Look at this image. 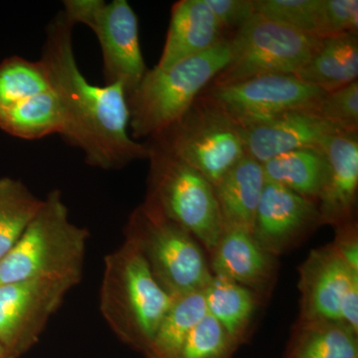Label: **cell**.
Returning a JSON list of instances; mask_svg holds the SVG:
<instances>
[{
  "label": "cell",
  "instance_id": "cell-9",
  "mask_svg": "<svg viewBox=\"0 0 358 358\" xmlns=\"http://www.w3.org/2000/svg\"><path fill=\"white\" fill-rule=\"evenodd\" d=\"M203 93L243 129L294 110L317 112L327 94L294 75H264L238 83L208 86Z\"/></svg>",
  "mask_w": 358,
  "mask_h": 358
},
{
  "label": "cell",
  "instance_id": "cell-14",
  "mask_svg": "<svg viewBox=\"0 0 358 358\" xmlns=\"http://www.w3.org/2000/svg\"><path fill=\"white\" fill-rule=\"evenodd\" d=\"M343 133L315 110H294L244 129L247 157L260 164L294 150L324 152L329 138Z\"/></svg>",
  "mask_w": 358,
  "mask_h": 358
},
{
  "label": "cell",
  "instance_id": "cell-10",
  "mask_svg": "<svg viewBox=\"0 0 358 358\" xmlns=\"http://www.w3.org/2000/svg\"><path fill=\"white\" fill-rule=\"evenodd\" d=\"M78 284L31 279L0 285V345L6 358H20L39 341L66 294Z\"/></svg>",
  "mask_w": 358,
  "mask_h": 358
},
{
  "label": "cell",
  "instance_id": "cell-28",
  "mask_svg": "<svg viewBox=\"0 0 358 358\" xmlns=\"http://www.w3.org/2000/svg\"><path fill=\"white\" fill-rule=\"evenodd\" d=\"M239 343L206 313L186 339L178 358H232Z\"/></svg>",
  "mask_w": 358,
  "mask_h": 358
},
{
  "label": "cell",
  "instance_id": "cell-22",
  "mask_svg": "<svg viewBox=\"0 0 358 358\" xmlns=\"http://www.w3.org/2000/svg\"><path fill=\"white\" fill-rule=\"evenodd\" d=\"M285 358H358L357 334L338 322H299Z\"/></svg>",
  "mask_w": 358,
  "mask_h": 358
},
{
  "label": "cell",
  "instance_id": "cell-3",
  "mask_svg": "<svg viewBox=\"0 0 358 358\" xmlns=\"http://www.w3.org/2000/svg\"><path fill=\"white\" fill-rule=\"evenodd\" d=\"M231 59L230 39L169 68L148 69L127 96L131 138L148 140L179 121Z\"/></svg>",
  "mask_w": 358,
  "mask_h": 358
},
{
  "label": "cell",
  "instance_id": "cell-4",
  "mask_svg": "<svg viewBox=\"0 0 358 358\" xmlns=\"http://www.w3.org/2000/svg\"><path fill=\"white\" fill-rule=\"evenodd\" d=\"M173 300L129 242L105 257L100 310L122 343L145 352Z\"/></svg>",
  "mask_w": 358,
  "mask_h": 358
},
{
  "label": "cell",
  "instance_id": "cell-13",
  "mask_svg": "<svg viewBox=\"0 0 358 358\" xmlns=\"http://www.w3.org/2000/svg\"><path fill=\"white\" fill-rule=\"evenodd\" d=\"M301 292L299 322H341V307L358 272L348 267L329 244L313 250L299 268Z\"/></svg>",
  "mask_w": 358,
  "mask_h": 358
},
{
  "label": "cell",
  "instance_id": "cell-19",
  "mask_svg": "<svg viewBox=\"0 0 358 358\" xmlns=\"http://www.w3.org/2000/svg\"><path fill=\"white\" fill-rule=\"evenodd\" d=\"M294 76L326 93L357 81V34L322 39L319 50Z\"/></svg>",
  "mask_w": 358,
  "mask_h": 358
},
{
  "label": "cell",
  "instance_id": "cell-17",
  "mask_svg": "<svg viewBox=\"0 0 358 358\" xmlns=\"http://www.w3.org/2000/svg\"><path fill=\"white\" fill-rule=\"evenodd\" d=\"M225 30L204 0H180L171 8L166 43L157 67L169 68L226 39Z\"/></svg>",
  "mask_w": 358,
  "mask_h": 358
},
{
  "label": "cell",
  "instance_id": "cell-16",
  "mask_svg": "<svg viewBox=\"0 0 358 358\" xmlns=\"http://www.w3.org/2000/svg\"><path fill=\"white\" fill-rule=\"evenodd\" d=\"M210 257L212 274L252 292H267L274 281L275 256L264 250L248 231L224 230Z\"/></svg>",
  "mask_w": 358,
  "mask_h": 358
},
{
  "label": "cell",
  "instance_id": "cell-18",
  "mask_svg": "<svg viewBox=\"0 0 358 358\" xmlns=\"http://www.w3.org/2000/svg\"><path fill=\"white\" fill-rule=\"evenodd\" d=\"M265 185L262 164L245 157L214 185L224 230L252 233Z\"/></svg>",
  "mask_w": 358,
  "mask_h": 358
},
{
  "label": "cell",
  "instance_id": "cell-20",
  "mask_svg": "<svg viewBox=\"0 0 358 358\" xmlns=\"http://www.w3.org/2000/svg\"><path fill=\"white\" fill-rule=\"evenodd\" d=\"M65 124L62 103L52 88L0 112V129L23 140L62 134Z\"/></svg>",
  "mask_w": 358,
  "mask_h": 358
},
{
  "label": "cell",
  "instance_id": "cell-2",
  "mask_svg": "<svg viewBox=\"0 0 358 358\" xmlns=\"http://www.w3.org/2000/svg\"><path fill=\"white\" fill-rule=\"evenodd\" d=\"M86 228L71 222L60 190H52L20 240L0 260V285L31 279L81 282Z\"/></svg>",
  "mask_w": 358,
  "mask_h": 358
},
{
  "label": "cell",
  "instance_id": "cell-26",
  "mask_svg": "<svg viewBox=\"0 0 358 358\" xmlns=\"http://www.w3.org/2000/svg\"><path fill=\"white\" fill-rule=\"evenodd\" d=\"M50 89L41 61L13 56L0 63V112Z\"/></svg>",
  "mask_w": 358,
  "mask_h": 358
},
{
  "label": "cell",
  "instance_id": "cell-32",
  "mask_svg": "<svg viewBox=\"0 0 358 358\" xmlns=\"http://www.w3.org/2000/svg\"><path fill=\"white\" fill-rule=\"evenodd\" d=\"M336 235L331 244L346 265L358 272V237L355 219L336 226Z\"/></svg>",
  "mask_w": 358,
  "mask_h": 358
},
{
  "label": "cell",
  "instance_id": "cell-33",
  "mask_svg": "<svg viewBox=\"0 0 358 358\" xmlns=\"http://www.w3.org/2000/svg\"><path fill=\"white\" fill-rule=\"evenodd\" d=\"M63 3V13L70 23L73 25L82 23L90 28L106 6L103 0H66Z\"/></svg>",
  "mask_w": 358,
  "mask_h": 358
},
{
  "label": "cell",
  "instance_id": "cell-12",
  "mask_svg": "<svg viewBox=\"0 0 358 358\" xmlns=\"http://www.w3.org/2000/svg\"><path fill=\"white\" fill-rule=\"evenodd\" d=\"M320 225L317 202L266 181L252 235L268 253H284Z\"/></svg>",
  "mask_w": 358,
  "mask_h": 358
},
{
  "label": "cell",
  "instance_id": "cell-31",
  "mask_svg": "<svg viewBox=\"0 0 358 358\" xmlns=\"http://www.w3.org/2000/svg\"><path fill=\"white\" fill-rule=\"evenodd\" d=\"M223 29L241 28L256 15L254 0H204Z\"/></svg>",
  "mask_w": 358,
  "mask_h": 358
},
{
  "label": "cell",
  "instance_id": "cell-8",
  "mask_svg": "<svg viewBox=\"0 0 358 358\" xmlns=\"http://www.w3.org/2000/svg\"><path fill=\"white\" fill-rule=\"evenodd\" d=\"M231 59L209 86L264 75H296L319 50L322 39L256 14L230 38Z\"/></svg>",
  "mask_w": 358,
  "mask_h": 358
},
{
  "label": "cell",
  "instance_id": "cell-15",
  "mask_svg": "<svg viewBox=\"0 0 358 358\" xmlns=\"http://www.w3.org/2000/svg\"><path fill=\"white\" fill-rule=\"evenodd\" d=\"M329 169L317 200L322 224L334 227L355 219L358 189V133H338L324 147Z\"/></svg>",
  "mask_w": 358,
  "mask_h": 358
},
{
  "label": "cell",
  "instance_id": "cell-11",
  "mask_svg": "<svg viewBox=\"0 0 358 358\" xmlns=\"http://www.w3.org/2000/svg\"><path fill=\"white\" fill-rule=\"evenodd\" d=\"M91 29L102 48L105 85L121 83L128 96L148 71L134 9L126 0L106 3Z\"/></svg>",
  "mask_w": 358,
  "mask_h": 358
},
{
  "label": "cell",
  "instance_id": "cell-29",
  "mask_svg": "<svg viewBox=\"0 0 358 358\" xmlns=\"http://www.w3.org/2000/svg\"><path fill=\"white\" fill-rule=\"evenodd\" d=\"M317 114L341 131L357 133L358 81L327 93Z\"/></svg>",
  "mask_w": 358,
  "mask_h": 358
},
{
  "label": "cell",
  "instance_id": "cell-1",
  "mask_svg": "<svg viewBox=\"0 0 358 358\" xmlns=\"http://www.w3.org/2000/svg\"><path fill=\"white\" fill-rule=\"evenodd\" d=\"M73 28L63 11L59 13L47 26L40 59L64 109L63 138L84 152L87 164L105 171L148 159L147 143H138L129 134L124 86L90 84L78 67Z\"/></svg>",
  "mask_w": 358,
  "mask_h": 358
},
{
  "label": "cell",
  "instance_id": "cell-5",
  "mask_svg": "<svg viewBox=\"0 0 358 358\" xmlns=\"http://www.w3.org/2000/svg\"><path fill=\"white\" fill-rule=\"evenodd\" d=\"M124 240L140 252L155 281L173 299L203 291L213 275L199 242L145 202L129 215Z\"/></svg>",
  "mask_w": 358,
  "mask_h": 358
},
{
  "label": "cell",
  "instance_id": "cell-30",
  "mask_svg": "<svg viewBox=\"0 0 358 358\" xmlns=\"http://www.w3.org/2000/svg\"><path fill=\"white\" fill-rule=\"evenodd\" d=\"M324 39L357 34V0H324Z\"/></svg>",
  "mask_w": 358,
  "mask_h": 358
},
{
  "label": "cell",
  "instance_id": "cell-25",
  "mask_svg": "<svg viewBox=\"0 0 358 358\" xmlns=\"http://www.w3.org/2000/svg\"><path fill=\"white\" fill-rule=\"evenodd\" d=\"M42 203L43 199L20 179L0 178V260L20 240Z\"/></svg>",
  "mask_w": 358,
  "mask_h": 358
},
{
  "label": "cell",
  "instance_id": "cell-24",
  "mask_svg": "<svg viewBox=\"0 0 358 358\" xmlns=\"http://www.w3.org/2000/svg\"><path fill=\"white\" fill-rule=\"evenodd\" d=\"M203 291L174 298L145 352V358H178L193 327L206 315Z\"/></svg>",
  "mask_w": 358,
  "mask_h": 358
},
{
  "label": "cell",
  "instance_id": "cell-7",
  "mask_svg": "<svg viewBox=\"0 0 358 358\" xmlns=\"http://www.w3.org/2000/svg\"><path fill=\"white\" fill-rule=\"evenodd\" d=\"M147 145L150 164L145 203L190 233L210 254L224 231L214 186L185 162Z\"/></svg>",
  "mask_w": 358,
  "mask_h": 358
},
{
  "label": "cell",
  "instance_id": "cell-34",
  "mask_svg": "<svg viewBox=\"0 0 358 358\" xmlns=\"http://www.w3.org/2000/svg\"><path fill=\"white\" fill-rule=\"evenodd\" d=\"M0 358H6V352H4L3 348L0 345Z\"/></svg>",
  "mask_w": 358,
  "mask_h": 358
},
{
  "label": "cell",
  "instance_id": "cell-23",
  "mask_svg": "<svg viewBox=\"0 0 358 358\" xmlns=\"http://www.w3.org/2000/svg\"><path fill=\"white\" fill-rule=\"evenodd\" d=\"M203 294L207 313L239 345L243 343L256 310L255 294L232 280L212 275Z\"/></svg>",
  "mask_w": 358,
  "mask_h": 358
},
{
  "label": "cell",
  "instance_id": "cell-21",
  "mask_svg": "<svg viewBox=\"0 0 358 358\" xmlns=\"http://www.w3.org/2000/svg\"><path fill=\"white\" fill-rule=\"evenodd\" d=\"M266 181L317 202L326 182L327 155L313 148L294 150L262 164Z\"/></svg>",
  "mask_w": 358,
  "mask_h": 358
},
{
  "label": "cell",
  "instance_id": "cell-6",
  "mask_svg": "<svg viewBox=\"0 0 358 358\" xmlns=\"http://www.w3.org/2000/svg\"><path fill=\"white\" fill-rule=\"evenodd\" d=\"M148 143L193 167L213 186L247 157L244 129L203 92L179 121Z\"/></svg>",
  "mask_w": 358,
  "mask_h": 358
},
{
  "label": "cell",
  "instance_id": "cell-27",
  "mask_svg": "<svg viewBox=\"0 0 358 358\" xmlns=\"http://www.w3.org/2000/svg\"><path fill=\"white\" fill-rule=\"evenodd\" d=\"M254 6L263 17L324 39V0H254Z\"/></svg>",
  "mask_w": 358,
  "mask_h": 358
}]
</instances>
